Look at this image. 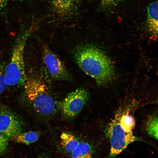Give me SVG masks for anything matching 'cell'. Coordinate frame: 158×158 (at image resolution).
Segmentation results:
<instances>
[{"label": "cell", "mask_w": 158, "mask_h": 158, "mask_svg": "<svg viewBox=\"0 0 158 158\" xmlns=\"http://www.w3.org/2000/svg\"><path fill=\"white\" fill-rule=\"evenodd\" d=\"M73 56L79 67L98 85H106L114 78L115 72L111 61L96 47L89 44L79 46L74 50Z\"/></svg>", "instance_id": "1"}, {"label": "cell", "mask_w": 158, "mask_h": 158, "mask_svg": "<svg viewBox=\"0 0 158 158\" xmlns=\"http://www.w3.org/2000/svg\"><path fill=\"white\" fill-rule=\"evenodd\" d=\"M24 85L27 99L35 111L44 116L53 115L55 111V102L41 78L32 72L26 74Z\"/></svg>", "instance_id": "2"}, {"label": "cell", "mask_w": 158, "mask_h": 158, "mask_svg": "<svg viewBox=\"0 0 158 158\" xmlns=\"http://www.w3.org/2000/svg\"><path fill=\"white\" fill-rule=\"evenodd\" d=\"M29 33L26 32L17 38L12 50L10 61L5 68L6 86L24 85L26 73L24 59L25 48Z\"/></svg>", "instance_id": "3"}, {"label": "cell", "mask_w": 158, "mask_h": 158, "mask_svg": "<svg viewBox=\"0 0 158 158\" xmlns=\"http://www.w3.org/2000/svg\"><path fill=\"white\" fill-rule=\"evenodd\" d=\"M119 115H116L107 127L105 134L109 138L111 147L109 158H115L131 143L142 140L135 136L133 133H126L119 123Z\"/></svg>", "instance_id": "4"}, {"label": "cell", "mask_w": 158, "mask_h": 158, "mask_svg": "<svg viewBox=\"0 0 158 158\" xmlns=\"http://www.w3.org/2000/svg\"><path fill=\"white\" fill-rule=\"evenodd\" d=\"M89 98V94L87 90L83 87L79 88L68 94L58 103V107L65 118H73L81 111Z\"/></svg>", "instance_id": "5"}, {"label": "cell", "mask_w": 158, "mask_h": 158, "mask_svg": "<svg viewBox=\"0 0 158 158\" xmlns=\"http://www.w3.org/2000/svg\"><path fill=\"white\" fill-rule=\"evenodd\" d=\"M43 50V61L51 78L57 80H71V74L57 56L46 45Z\"/></svg>", "instance_id": "6"}, {"label": "cell", "mask_w": 158, "mask_h": 158, "mask_svg": "<svg viewBox=\"0 0 158 158\" xmlns=\"http://www.w3.org/2000/svg\"><path fill=\"white\" fill-rule=\"evenodd\" d=\"M23 124L19 118L8 109H0V132L9 138L22 132Z\"/></svg>", "instance_id": "7"}, {"label": "cell", "mask_w": 158, "mask_h": 158, "mask_svg": "<svg viewBox=\"0 0 158 158\" xmlns=\"http://www.w3.org/2000/svg\"><path fill=\"white\" fill-rule=\"evenodd\" d=\"M77 0H51L54 12L61 18H67L72 14L76 7Z\"/></svg>", "instance_id": "8"}, {"label": "cell", "mask_w": 158, "mask_h": 158, "mask_svg": "<svg viewBox=\"0 0 158 158\" xmlns=\"http://www.w3.org/2000/svg\"><path fill=\"white\" fill-rule=\"evenodd\" d=\"M146 25L149 31L156 37L158 33V2H154L147 7Z\"/></svg>", "instance_id": "9"}, {"label": "cell", "mask_w": 158, "mask_h": 158, "mask_svg": "<svg viewBox=\"0 0 158 158\" xmlns=\"http://www.w3.org/2000/svg\"><path fill=\"white\" fill-rule=\"evenodd\" d=\"M61 144L65 151L71 153L80 143L78 140L72 134L63 133L61 135Z\"/></svg>", "instance_id": "10"}, {"label": "cell", "mask_w": 158, "mask_h": 158, "mask_svg": "<svg viewBox=\"0 0 158 158\" xmlns=\"http://www.w3.org/2000/svg\"><path fill=\"white\" fill-rule=\"evenodd\" d=\"M71 158H92V151L87 142H80L77 147L71 153Z\"/></svg>", "instance_id": "11"}, {"label": "cell", "mask_w": 158, "mask_h": 158, "mask_svg": "<svg viewBox=\"0 0 158 158\" xmlns=\"http://www.w3.org/2000/svg\"><path fill=\"white\" fill-rule=\"evenodd\" d=\"M40 135L38 132L29 131L21 132L11 138L12 140L18 143L29 145L37 141Z\"/></svg>", "instance_id": "12"}, {"label": "cell", "mask_w": 158, "mask_h": 158, "mask_svg": "<svg viewBox=\"0 0 158 158\" xmlns=\"http://www.w3.org/2000/svg\"><path fill=\"white\" fill-rule=\"evenodd\" d=\"M119 123L121 126L126 133H133L135 126V121L128 111L119 115Z\"/></svg>", "instance_id": "13"}, {"label": "cell", "mask_w": 158, "mask_h": 158, "mask_svg": "<svg viewBox=\"0 0 158 158\" xmlns=\"http://www.w3.org/2000/svg\"><path fill=\"white\" fill-rule=\"evenodd\" d=\"M146 131L148 135L154 138L158 139V118L154 116L151 117L147 121Z\"/></svg>", "instance_id": "14"}, {"label": "cell", "mask_w": 158, "mask_h": 158, "mask_svg": "<svg viewBox=\"0 0 158 158\" xmlns=\"http://www.w3.org/2000/svg\"><path fill=\"white\" fill-rule=\"evenodd\" d=\"M9 138L0 132V155L6 150L8 145Z\"/></svg>", "instance_id": "15"}, {"label": "cell", "mask_w": 158, "mask_h": 158, "mask_svg": "<svg viewBox=\"0 0 158 158\" xmlns=\"http://www.w3.org/2000/svg\"><path fill=\"white\" fill-rule=\"evenodd\" d=\"M5 70L4 66L0 63V97L6 86L5 82Z\"/></svg>", "instance_id": "16"}, {"label": "cell", "mask_w": 158, "mask_h": 158, "mask_svg": "<svg viewBox=\"0 0 158 158\" xmlns=\"http://www.w3.org/2000/svg\"><path fill=\"white\" fill-rule=\"evenodd\" d=\"M104 7L108 8L116 5L121 0H100Z\"/></svg>", "instance_id": "17"}, {"label": "cell", "mask_w": 158, "mask_h": 158, "mask_svg": "<svg viewBox=\"0 0 158 158\" xmlns=\"http://www.w3.org/2000/svg\"><path fill=\"white\" fill-rule=\"evenodd\" d=\"M6 0H0V6L3 5Z\"/></svg>", "instance_id": "18"}, {"label": "cell", "mask_w": 158, "mask_h": 158, "mask_svg": "<svg viewBox=\"0 0 158 158\" xmlns=\"http://www.w3.org/2000/svg\"><path fill=\"white\" fill-rule=\"evenodd\" d=\"M39 158H48V157L45 155H42L40 156Z\"/></svg>", "instance_id": "19"}]
</instances>
